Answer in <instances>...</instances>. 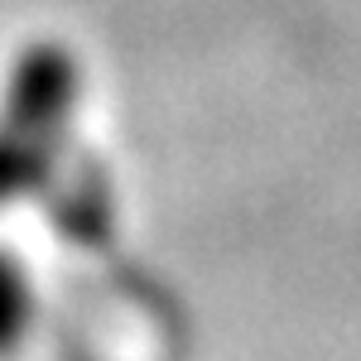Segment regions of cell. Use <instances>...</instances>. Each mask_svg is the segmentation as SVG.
Listing matches in <instances>:
<instances>
[{"label":"cell","instance_id":"1","mask_svg":"<svg viewBox=\"0 0 361 361\" xmlns=\"http://www.w3.org/2000/svg\"><path fill=\"white\" fill-rule=\"evenodd\" d=\"M82 106V63L58 39H34L10 58L0 87V212L29 202L68 164Z\"/></svg>","mask_w":361,"mask_h":361},{"label":"cell","instance_id":"2","mask_svg":"<svg viewBox=\"0 0 361 361\" xmlns=\"http://www.w3.org/2000/svg\"><path fill=\"white\" fill-rule=\"evenodd\" d=\"M39 328V289L29 265L10 246H0V361L15 357Z\"/></svg>","mask_w":361,"mask_h":361}]
</instances>
